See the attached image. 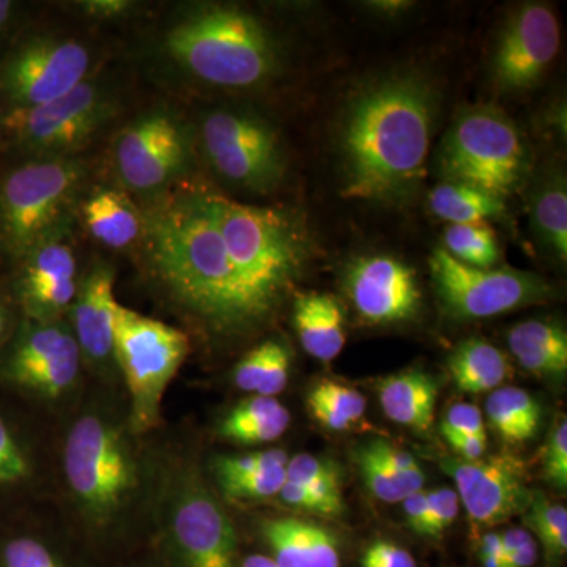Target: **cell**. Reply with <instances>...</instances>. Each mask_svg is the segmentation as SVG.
I'll return each instance as SVG.
<instances>
[{"mask_svg":"<svg viewBox=\"0 0 567 567\" xmlns=\"http://www.w3.org/2000/svg\"><path fill=\"white\" fill-rule=\"evenodd\" d=\"M145 265L186 316L218 338H245L274 316L254 293L213 219L205 186L169 189L142 212Z\"/></svg>","mask_w":567,"mask_h":567,"instance_id":"1","label":"cell"},{"mask_svg":"<svg viewBox=\"0 0 567 567\" xmlns=\"http://www.w3.org/2000/svg\"><path fill=\"white\" fill-rule=\"evenodd\" d=\"M434 115V92L416 74H395L361 92L342 125L344 196L382 203L409 196L424 177Z\"/></svg>","mask_w":567,"mask_h":567,"instance_id":"2","label":"cell"},{"mask_svg":"<svg viewBox=\"0 0 567 567\" xmlns=\"http://www.w3.org/2000/svg\"><path fill=\"white\" fill-rule=\"evenodd\" d=\"M186 73L216 87H256L274 76L278 50L262 22L229 6L197 7L164 40Z\"/></svg>","mask_w":567,"mask_h":567,"instance_id":"3","label":"cell"},{"mask_svg":"<svg viewBox=\"0 0 567 567\" xmlns=\"http://www.w3.org/2000/svg\"><path fill=\"white\" fill-rule=\"evenodd\" d=\"M71 494L95 527H106L132 502L137 488L136 458L126 435L104 416H81L63 447Z\"/></svg>","mask_w":567,"mask_h":567,"instance_id":"4","label":"cell"},{"mask_svg":"<svg viewBox=\"0 0 567 567\" xmlns=\"http://www.w3.org/2000/svg\"><path fill=\"white\" fill-rule=\"evenodd\" d=\"M84 181V167L65 158H43L14 167L0 181V245L18 259L69 226Z\"/></svg>","mask_w":567,"mask_h":567,"instance_id":"5","label":"cell"},{"mask_svg":"<svg viewBox=\"0 0 567 567\" xmlns=\"http://www.w3.org/2000/svg\"><path fill=\"white\" fill-rule=\"evenodd\" d=\"M446 182L464 183L505 200L524 182L527 145L503 112L473 107L451 126L439 155Z\"/></svg>","mask_w":567,"mask_h":567,"instance_id":"6","label":"cell"},{"mask_svg":"<svg viewBox=\"0 0 567 567\" xmlns=\"http://www.w3.org/2000/svg\"><path fill=\"white\" fill-rule=\"evenodd\" d=\"M189 352L188 336L117 303L114 357L132 395L130 425L144 434L159 421L163 395Z\"/></svg>","mask_w":567,"mask_h":567,"instance_id":"7","label":"cell"},{"mask_svg":"<svg viewBox=\"0 0 567 567\" xmlns=\"http://www.w3.org/2000/svg\"><path fill=\"white\" fill-rule=\"evenodd\" d=\"M200 140L208 163L224 181L252 193H270L286 173L281 141L264 118L244 111L205 115Z\"/></svg>","mask_w":567,"mask_h":567,"instance_id":"8","label":"cell"},{"mask_svg":"<svg viewBox=\"0 0 567 567\" xmlns=\"http://www.w3.org/2000/svg\"><path fill=\"white\" fill-rule=\"evenodd\" d=\"M169 499V567H237L233 520L194 470L175 480Z\"/></svg>","mask_w":567,"mask_h":567,"instance_id":"9","label":"cell"},{"mask_svg":"<svg viewBox=\"0 0 567 567\" xmlns=\"http://www.w3.org/2000/svg\"><path fill=\"white\" fill-rule=\"evenodd\" d=\"M436 293L458 319H487L550 297V286L537 275L511 268H475L458 262L443 248L429 259Z\"/></svg>","mask_w":567,"mask_h":567,"instance_id":"10","label":"cell"},{"mask_svg":"<svg viewBox=\"0 0 567 567\" xmlns=\"http://www.w3.org/2000/svg\"><path fill=\"white\" fill-rule=\"evenodd\" d=\"M112 102L96 82L85 80L61 99L33 107H10L7 134L20 147L48 158L78 151L110 121Z\"/></svg>","mask_w":567,"mask_h":567,"instance_id":"11","label":"cell"},{"mask_svg":"<svg viewBox=\"0 0 567 567\" xmlns=\"http://www.w3.org/2000/svg\"><path fill=\"white\" fill-rule=\"evenodd\" d=\"M92 52L81 41L35 39L10 55L0 70V89L11 107L54 102L89 80Z\"/></svg>","mask_w":567,"mask_h":567,"instance_id":"12","label":"cell"},{"mask_svg":"<svg viewBox=\"0 0 567 567\" xmlns=\"http://www.w3.org/2000/svg\"><path fill=\"white\" fill-rule=\"evenodd\" d=\"M118 177L134 192L151 193L177 181L189 162L188 134L167 111L130 123L114 145Z\"/></svg>","mask_w":567,"mask_h":567,"instance_id":"13","label":"cell"},{"mask_svg":"<svg viewBox=\"0 0 567 567\" xmlns=\"http://www.w3.org/2000/svg\"><path fill=\"white\" fill-rule=\"evenodd\" d=\"M442 466L456 483L458 502L475 529L509 520L524 513L532 499L527 464L516 454L499 453L473 462L445 458Z\"/></svg>","mask_w":567,"mask_h":567,"instance_id":"14","label":"cell"},{"mask_svg":"<svg viewBox=\"0 0 567 567\" xmlns=\"http://www.w3.org/2000/svg\"><path fill=\"white\" fill-rule=\"evenodd\" d=\"M81 350L61 320H25L7 358L6 375L18 386L48 399L62 398L76 385Z\"/></svg>","mask_w":567,"mask_h":567,"instance_id":"15","label":"cell"},{"mask_svg":"<svg viewBox=\"0 0 567 567\" xmlns=\"http://www.w3.org/2000/svg\"><path fill=\"white\" fill-rule=\"evenodd\" d=\"M561 44L557 14L543 3L520 7L507 21L494 55L496 84L525 91L539 82Z\"/></svg>","mask_w":567,"mask_h":567,"instance_id":"16","label":"cell"},{"mask_svg":"<svg viewBox=\"0 0 567 567\" xmlns=\"http://www.w3.org/2000/svg\"><path fill=\"white\" fill-rule=\"evenodd\" d=\"M69 234L63 227L20 257L17 290L29 320H61L73 305L80 284Z\"/></svg>","mask_w":567,"mask_h":567,"instance_id":"17","label":"cell"},{"mask_svg":"<svg viewBox=\"0 0 567 567\" xmlns=\"http://www.w3.org/2000/svg\"><path fill=\"white\" fill-rule=\"evenodd\" d=\"M346 284L354 309L365 322H405L420 311L415 271L394 257H361L349 268Z\"/></svg>","mask_w":567,"mask_h":567,"instance_id":"18","label":"cell"},{"mask_svg":"<svg viewBox=\"0 0 567 567\" xmlns=\"http://www.w3.org/2000/svg\"><path fill=\"white\" fill-rule=\"evenodd\" d=\"M118 301L114 295V270L96 265L78 287L70 308L71 331L80 346L82 360L96 369L115 363L114 315Z\"/></svg>","mask_w":567,"mask_h":567,"instance_id":"19","label":"cell"},{"mask_svg":"<svg viewBox=\"0 0 567 567\" xmlns=\"http://www.w3.org/2000/svg\"><path fill=\"white\" fill-rule=\"evenodd\" d=\"M260 535L279 567H341V544L330 528L298 517L267 518Z\"/></svg>","mask_w":567,"mask_h":567,"instance_id":"20","label":"cell"},{"mask_svg":"<svg viewBox=\"0 0 567 567\" xmlns=\"http://www.w3.org/2000/svg\"><path fill=\"white\" fill-rule=\"evenodd\" d=\"M293 327L306 352L316 360H334L346 346L344 309L330 293H298L293 301Z\"/></svg>","mask_w":567,"mask_h":567,"instance_id":"21","label":"cell"},{"mask_svg":"<svg viewBox=\"0 0 567 567\" xmlns=\"http://www.w3.org/2000/svg\"><path fill=\"white\" fill-rule=\"evenodd\" d=\"M377 393L383 413L394 423L416 432H427L434 424L439 385L427 372L409 369L386 377Z\"/></svg>","mask_w":567,"mask_h":567,"instance_id":"22","label":"cell"},{"mask_svg":"<svg viewBox=\"0 0 567 567\" xmlns=\"http://www.w3.org/2000/svg\"><path fill=\"white\" fill-rule=\"evenodd\" d=\"M507 346L525 371L548 379L567 372V334L559 323L533 319L516 324L507 334Z\"/></svg>","mask_w":567,"mask_h":567,"instance_id":"23","label":"cell"},{"mask_svg":"<svg viewBox=\"0 0 567 567\" xmlns=\"http://www.w3.org/2000/svg\"><path fill=\"white\" fill-rule=\"evenodd\" d=\"M89 233L111 249L130 248L141 240L142 212L117 189H99L82 205Z\"/></svg>","mask_w":567,"mask_h":567,"instance_id":"24","label":"cell"},{"mask_svg":"<svg viewBox=\"0 0 567 567\" xmlns=\"http://www.w3.org/2000/svg\"><path fill=\"white\" fill-rule=\"evenodd\" d=\"M289 424V410L278 399L254 394L223 417L218 435L241 445H260L278 440Z\"/></svg>","mask_w":567,"mask_h":567,"instance_id":"25","label":"cell"},{"mask_svg":"<svg viewBox=\"0 0 567 567\" xmlns=\"http://www.w3.org/2000/svg\"><path fill=\"white\" fill-rule=\"evenodd\" d=\"M447 371L457 390L468 394L491 393L511 377L505 353L484 339L458 344L447 358Z\"/></svg>","mask_w":567,"mask_h":567,"instance_id":"26","label":"cell"},{"mask_svg":"<svg viewBox=\"0 0 567 567\" xmlns=\"http://www.w3.org/2000/svg\"><path fill=\"white\" fill-rule=\"evenodd\" d=\"M486 413L495 434L511 446L535 439L543 421V409L535 395L516 386L492 391Z\"/></svg>","mask_w":567,"mask_h":567,"instance_id":"27","label":"cell"},{"mask_svg":"<svg viewBox=\"0 0 567 567\" xmlns=\"http://www.w3.org/2000/svg\"><path fill=\"white\" fill-rule=\"evenodd\" d=\"M429 207L450 224L486 223L505 215L506 203L475 186L443 182L429 193Z\"/></svg>","mask_w":567,"mask_h":567,"instance_id":"28","label":"cell"},{"mask_svg":"<svg viewBox=\"0 0 567 567\" xmlns=\"http://www.w3.org/2000/svg\"><path fill=\"white\" fill-rule=\"evenodd\" d=\"M533 221L544 244L559 259L567 257V192L565 178L544 183L533 199Z\"/></svg>","mask_w":567,"mask_h":567,"instance_id":"29","label":"cell"},{"mask_svg":"<svg viewBox=\"0 0 567 567\" xmlns=\"http://www.w3.org/2000/svg\"><path fill=\"white\" fill-rule=\"evenodd\" d=\"M443 249L458 262L484 270L498 264V241L487 223L450 224L443 234Z\"/></svg>","mask_w":567,"mask_h":567,"instance_id":"30","label":"cell"},{"mask_svg":"<svg viewBox=\"0 0 567 567\" xmlns=\"http://www.w3.org/2000/svg\"><path fill=\"white\" fill-rule=\"evenodd\" d=\"M525 513L527 529H532L529 533L539 539L547 566H557L567 551L566 507L548 502L546 496L533 494Z\"/></svg>","mask_w":567,"mask_h":567,"instance_id":"31","label":"cell"},{"mask_svg":"<svg viewBox=\"0 0 567 567\" xmlns=\"http://www.w3.org/2000/svg\"><path fill=\"white\" fill-rule=\"evenodd\" d=\"M0 567H71L61 554L33 536H17L0 546Z\"/></svg>","mask_w":567,"mask_h":567,"instance_id":"32","label":"cell"},{"mask_svg":"<svg viewBox=\"0 0 567 567\" xmlns=\"http://www.w3.org/2000/svg\"><path fill=\"white\" fill-rule=\"evenodd\" d=\"M289 462L286 451L265 450L256 453L240 454V456H221L213 461V473L218 484L238 477L254 475V473L268 472V470L282 468Z\"/></svg>","mask_w":567,"mask_h":567,"instance_id":"33","label":"cell"},{"mask_svg":"<svg viewBox=\"0 0 567 567\" xmlns=\"http://www.w3.org/2000/svg\"><path fill=\"white\" fill-rule=\"evenodd\" d=\"M357 464L365 487L372 495L388 505H398L405 498L399 487L398 473L388 468L379 457L369 450V446H361L357 450Z\"/></svg>","mask_w":567,"mask_h":567,"instance_id":"34","label":"cell"},{"mask_svg":"<svg viewBox=\"0 0 567 567\" xmlns=\"http://www.w3.org/2000/svg\"><path fill=\"white\" fill-rule=\"evenodd\" d=\"M287 483L286 466L268 470V472L254 473V475L238 477L219 484L224 496L235 502L246 499L271 498L281 492Z\"/></svg>","mask_w":567,"mask_h":567,"instance_id":"35","label":"cell"},{"mask_svg":"<svg viewBox=\"0 0 567 567\" xmlns=\"http://www.w3.org/2000/svg\"><path fill=\"white\" fill-rule=\"evenodd\" d=\"M278 496L284 505L305 511V513L317 514L320 517L336 518L346 514L344 499L319 494L312 488L290 483V481L284 484Z\"/></svg>","mask_w":567,"mask_h":567,"instance_id":"36","label":"cell"},{"mask_svg":"<svg viewBox=\"0 0 567 567\" xmlns=\"http://www.w3.org/2000/svg\"><path fill=\"white\" fill-rule=\"evenodd\" d=\"M308 395L319 399L323 404L331 406L339 415L347 417L353 425L360 423L364 417V395L358 393L353 388L334 382V380H320Z\"/></svg>","mask_w":567,"mask_h":567,"instance_id":"37","label":"cell"},{"mask_svg":"<svg viewBox=\"0 0 567 567\" xmlns=\"http://www.w3.org/2000/svg\"><path fill=\"white\" fill-rule=\"evenodd\" d=\"M287 481L301 486H316L320 483H342V473L338 464L330 458L297 454L286 465Z\"/></svg>","mask_w":567,"mask_h":567,"instance_id":"38","label":"cell"},{"mask_svg":"<svg viewBox=\"0 0 567 567\" xmlns=\"http://www.w3.org/2000/svg\"><path fill=\"white\" fill-rule=\"evenodd\" d=\"M543 475L551 486L566 491L567 487V421L559 417L544 447Z\"/></svg>","mask_w":567,"mask_h":567,"instance_id":"39","label":"cell"},{"mask_svg":"<svg viewBox=\"0 0 567 567\" xmlns=\"http://www.w3.org/2000/svg\"><path fill=\"white\" fill-rule=\"evenodd\" d=\"M429 514L424 536L439 539L445 535L447 528L454 524L458 516L457 492L450 487L436 488L427 492Z\"/></svg>","mask_w":567,"mask_h":567,"instance_id":"40","label":"cell"},{"mask_svg":"<svg viewBox=\"0 0 567 567\" xmlns=\"http://www.w3.org/2000/svg\"><path fill=\"white\" fill-rule=\"evenodd\" d=\"M275 339L265 341L262 344L254 347L235 365L234 382L238 390L246 393L257 394L260 383H262L265 372H267L268 361L274 352Z\"/></svg>","mask_w":567,"mask_h":567,"instance_id":"41","label":"cell"},{"mask_svg":"<svg viewBox=\"0 0 567 567\" xmlns=\"http://www.w3.org/2000/svg\"><path fill=\"white\" fill-rule=\"evenodd\" d=\"M29 475L28 458L0 420V483H18Z\"/></svg>","mask_w":567,"mask_h":567,"instance_id":"42","label":"cell"},{"mask_svg":"<svg viewBox=\"0 0 567 567\" xmlns=\"http://www.w3.org/2000/svg\"><path fill=\"white\" fill-rule=\"evenodd\" d=\"M290 363H292V357H290L289 349L275 339L274 352H271L267 372H265L257 394L268 395V398L281 394L289 383Z\"/></svg>","mask_w":567,"mask_h":567,"instance_id":"43","label":"cell"},{"mask_svg":"<svg viewBox=\"0 0 567 567\" xmlns=\"http://www.w3.org/2000/svg\"><path fill=\"white\" fill-rule=\"evenodd\" d=\"M361 567H416V561L404 547L388 540H375L365 548Z\"/></svg>","mask_w":567,"mask_h":567,"instance_id":"44","label":"cell"},{"mask_svg":"<svg viewBox=\"0 0 567 567\" xmlns=\"http://www.w3.org/2000/svg\"><path fill=\"white\" fill-rule=\"evenodd\" d=\"M442 431L470 435H487L483 413L476 405L456 404L447 410L442 421Z\"/></svg>","mask_w":567,"mask_h":567,"instance_id":"45","label":"cell"},{"mask_svg":"<svg viewBox=\"0 0 567 567\" xmlns=\"http://www.w3.org/2000/svg\"><path fill=\"white\" fill-rule=\"evenodd\" d=\"M442 434L462 461H477L486 454L487 435L461 434V432L453 431H442Z\"/></svg>","mask_w":567,"mask_h":567,"instance_id":"46","label":"cell"},{"mask_svg":"<svg viewBox=\"0 0 567 567\" xmlns=\"http://www.w3.org/2000/svg\"><path fill=\"white\" fill-rule=\"evenodd\" d=\"M402 506H404L406 527L415 532L416 535L424 536L429 514L427 492L420 491L415 492V494L406 495L402 499Z\"/></svg>","mask_w":567,"mask_h":567,"instance_id":"47","label":"cell"},{"mask_svg":"<svg viewBox=\"0 0 567 567\" xmlns=\"http://www.w3.org/2000/svg\"><path fill=\"white\" fill-rule=\"evenodd\" d=\"M308 406L309 410H311L312 416H315L323 427L330 429V431L346 432L353 427V424L350 423L347 417L339 415L336 410L323 404L319 399L308 395Z\"/></svg>","mask_w":567,"mask_h":567,"instance_id":"48","label":"cell"},{"mask_svg":"<svg viewBox=\"0 0 567 567\" xmlns=\"http://www.w3.org/2000/svg\"><path fill=\"white\" fill-rule=\"evenodd\" d=\"M81 9L100 20H112L128 13L133 9V3L126 0H87L81 3Z\"/></svg>","mask_w":567,"mask_h":567,"instance_id":"49","label":"cell"},{"mask_svg":"<svg viewBox=\"0 0 567 567\" xmlns=\"http://www.w3.org/2000/svg\"><path fill=\"white\" fill-rule=\"evenodd\" d=\"M499 536H502L503 555H505V559L511 557L518 548L528 544L529 540L535 539V536H533L527 528H509Z\"/></svg>","mask_w":567,"mask_h":567,"instance_id":"50","label":"cell"},{"mask_svg":"<svg viewBox=\"0 0 567 567\" xmlns=\"http://www.w3.org/2000/svg\"><path fill=\"white\" fill-rule=\"evenodd\" d=\"M537 555H539V547H537L536 540H529L524 547L518 548L514 551L511 557L505 559L506 567H533L535 566Z\"/></svg>","mask_w":567,"mask_h":567,"instance_id":"51","label":"cell"},{"mask_svg":"<svg viewBox=\"0 0 567 567\" xmlns=\"http://www.w3.org/2000/svg\"><path fill=\"white\" fill-rule=\"evenodd\" d=\"M480 555H491V557L505 559L502 536L498 533H487V535L481 537Z\"/></svg>","mask_w":567,"mask_h":567,"instance_id":"52","label":"cell"},{"mask_svg":"<svg viewBox=\"0 0 567 567\" xmlns=\"http://www.w3.org/2000/svg\"><path fill=\"white\" fill-rule=\"evenodd\" d=\"M14 9L17 7L10 0H0V40L9 31L11 21H13Z\"/></svg>","mask_w":567,"mask_h":567,"instance_id":"53","label":"cell"},{"mask_svg":"<svg viewBox=\"0 0 567 567\" xmlns=\"http://www.w3.org/2000/svg\"><path fill=\"white\" fill-rule=\"evenodd\" d=\"M240 567H279L276 565L275 559L271 557H267V555L254 554L248 555L240 563Z\"/></svg>","mask_w":567,"mask_h":567,"instance_id":"54","label":"cell"},{"mask_svg":"<svg viewBox=\"0 0 567 567\" xmlns=\"http://www.w3.org/2000/svg\"><path fill=\"white\" fill-rule=\"evenodd\" d=\"M10 316L9 309H7L6 303L0 300V344H2L3 338L7 334V328H9Z\"/></svg>","mask_w":567,"mask_h":567,"instance_id":"55","label":"cell"},{"mask_svg":"<svg viewBox=\"0 0 567 567\" xmlns=\"http://www.w3.org/2000/svg\"><path fill=\"white\" fill-rule=\"evenodd\" d=\"M374 6V9L383 10V11H399L404 10L406 7H409V3L406 2H375L372 3Z\"/></svg>","mask_w":567,"mask_h":567,"instance_id":"56","label":"cell"},{"mask_svg":"<svg viewBox=\"0 0 567 567\" xmlns=\"http://www.w3.org/2000/svg\"><path fill=\"white\" fill-rule=\"evenodd\" d=\"M484 567H506L505 559L491 557V555H480Z\"/></svg>","mask_w":567,"mask_h":567,"instance_id":"57","label":"cell"}]
</instances>
